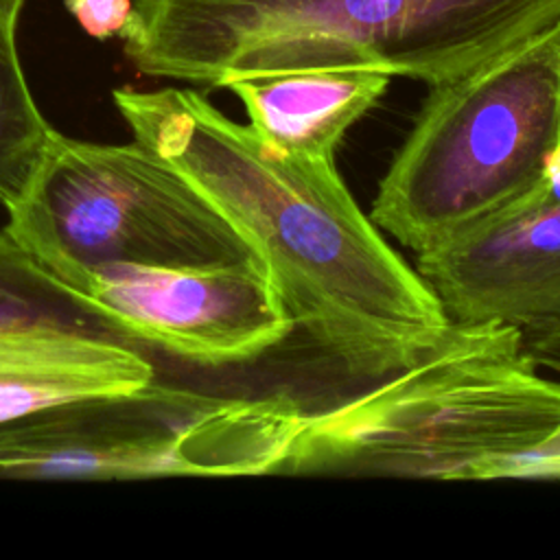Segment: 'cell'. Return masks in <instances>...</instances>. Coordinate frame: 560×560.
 Listing matches in <instances>:
<instances>
[{
    "label": "cell",
    "instance_id": "6da1fadb",
    "mask_svg": "<svg viewBox=\"0 0 560 560\" xmlns=\"http://www.w3.org/2000/svg\"><path fill=\"white\" fill-rule=\"evenodd\" d=\"M133 140L173 164L265 265L295 330L378 381L451 328L424 278L354 201L335 160L295 158L186 88L112 92Z\"/></svg>",
    "mask_w": 560,
    "mask_h": 560
},
{
    "label": "cell",
    "instance_id": "7a4b0ae2",
    "mask_svg": "<svg viewBox=\"0 0 560 560\" xmlns=\"http://www.w3.org/2000/svg\"><path fill=\"white\" fill-rule=\"evenodd\" d=\"M560 457V376L523 330L451 322L413 365L306 409L280 475L525 479Z\"/></svg>",
    "mask_w": 560,
    "mask_h": 560
},
{
    "label": "cell",
    "instance_id": "3957f363",
    "mask_svg": "<svg viewBox=\"0 0 560 560\" xmlns=\"http://www.w3.org/2000/svg\"><path fill=\"white\" fill-rule=\"evenodd\" d=\"M560 18V0H131L120 31L149 77L374 68L448 81Z\"/></svg>",
    "mask_w": 560,
    "mask_h": 560
},
{
    "label": "cell",
    "instance_id": "277c9868",
    "mask_svg": "<svg viewBox=\"0 0 560 560\" xmlns=\"http://www.w3.org/2000/svg\"><path fill=\"white\" fill-rule=\"evenodd\" d=\"M560 144V18L431 85L370 217L427 252L529 195Z\"/></svg>",
    "mask_w": 560,
    "mask_h": 560
},
{
    "label": "cell",
    "instance_id": "5b68a950",
    "mask_svg": "<svg viewBox=\"0 0 560 560\" xmlns=\"http://www.w3.org/2000/svg\"><path fill=\"white\" fill-rule=\"evenodd\" d=\"M304 407L166 381L0 424V479L127 481L280 475Z\"/></svg>",
    "mask_w": 560,
    "mask_h": 560
},
{
    "label": "cell",
    "instance_id": "8992f818",
    "mask_svg": "<svg viewBox=\"0 0 560 560\" xmlns=\"http://www.w3.org/2000/svg\"><path fill=\"white\" fill-rule=\"evenodd\" d=\"M7 212L4 230L66 284L105 265L256 258L173 164L136 140L101 144L52 129L26 192Z\"/></svg>",
    "mask_w": 560,
    "mask_h": 560
},
{
    "label": "cell",
    "instance_id": "52a82bcc",
    "mask_svg": "<svg viewBox=\"0 0 560 560\" xmlns=\"http://www.w3.org/2000/svg\"><path fill=\"white\" fill-rule=\"evenodd\" d=\"M158 359L199 368L243 365L280 346L295 322L265 265H105L72 284Z\"/></svg>",
    "mask_w": 560,
    "mask_h": 560
},
{
    "label": "cell",
    "instance_id": "ba28073f",
    "mask_svg": "<svg viewBox=\"0 0 560 560\" xmlns=\"http://www.w3.org/2000/svg\"><path fill=\"white\" fill-rule=\"evenodd\" d=\"M451 322L527 330L560 322V197L536 188L505 212L416 254Z\"/></svg>",
    "mask_w": 560,
    "mask_h": 560
},
{
    "label": "cell",
    "instance_id": "9c48e42d",
    "mask_svg": "<svg viewBox=\"0 0 560 560\" xmlns=\"http://www.w3.org/2000/svg\"><path fill=\"white\" fill-rule=\"evenodd\" d=\"M160 359L114 335L33 326L0 330V424L81 398L144 387Z\"/></svg>",
    "mask_w": 560,
    "mask_h": 560
},
{
    "label": "cell",
    "instance_id": "30bf717a",
    "mask_svg": "<svg viewBox=\"0 0 560 560\" xmlns=\"http://www.w3.org/2000/svg\"><path fill=\"white\" fill-rule=\"evenodd\" d=\"M392 74L374 68H308L230 79L247 125L271 149L335 160L337 147L387 92Z\"/></svg>",
    "mask_w": 560,
    "mask_h": 560
},
{
    "label": "cell",
    "instance_id": "8fae6325",
    "mask_svg": "<svg viewBox=\"0 0 560 560\" xmlns=\"http://www.w3.org/2000/svg\"><path fill=\"white\" fill-rule=\"evenodd\" d=\"M33 326L85 330L131 339L96 302L59 280L2 228L0 330Z\"/></svg>",
    "mask_w": 560,
    "mask_h": 560
},
{
    "label": "cell",
    "instance_id": "7c38bea8",
    "mask_svg": "<svg viewBox=\"0 0 560 560\" xmlns=\"http://www.w3.org/2000/svg\"><path fill=\"white\" fill-rule=\"evenodd\" d=\"M15 28L0 18V203L4 210L26 192L52 133L28 90Z\"/></svg>",
    "mask_w": 560,
    "mask_h": 560
},
{
    "label": "cell",
    "instance_id": "4fadbf2b",
    "mask_svg": "<svg viewBox=\"0 0 560 560\" xmlns=\"http://www.w3.org/2000/svg\"><path fill=\"white\" fill-rule=\"evenodd\" d=\"M66 7L96 39L120 35L131 13V0H66Z\"/></svg>",
    "mask_w": 560,
    "mask_h": 560
},
{
    "label": "cell",
    "instance_id": "5bb4252c",
    "mask_svg": "<svg viewBox=\"0 0 560 560\" xmlns=\"http://www.w3.org/2000/svg\"><path fill=\"white\" fill-rule=\"evenodd\" d=\"M523 343L536 365L560 376V322L523 330Z\"/></svg>",
    "mask_w": 560,
    "mask_h": 560
},
{
    "label": "cell",
    "instance_id": "9a60e30c",
    "mask_svg": "<svg viewBox=\"0 0 560 560\" xmlns=\"http://www.w3.org/2000/svg\"><path fill=\"white\" fill-rule=\"evenodd\" d=\"M525 479H547V481H560V457L540 462L532 466L525 475Z\"/></svg>",
    "mask_w": 560,
    "mask_h": 560
},
{
    "label": "cell",
    "instance_id": "2e32d148",
    "mask_svg": "<svg viewBox=\"0 0 560 560\" xmlns=\"http://www.w3.org/2000/svg\"><path fill=\"white\" fill-rule=\"evenodd\" d=\"M22 4H24V0H0V18L9 24L18 26Z\"/></svg>",
    "mask_w": 560,
    "mask_h": 560
}]
</instances>
